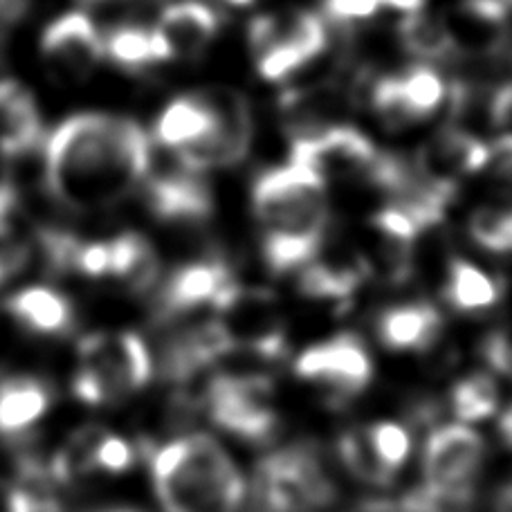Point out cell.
Listing matches in <instances>:
<instances>
[{"mask_svg": "<svg viewBox=\"0 0 512 512\" xmlns=\"http://www.w3.org/2000/svg\"><path fill=\"white\" fill-rule=\"evenodd\" d=\"M45 187L63 207L97 209L144 182L153 167L144 128L128 117L79 113L45 142Z\"/></svg>", "mask_w": 512, "mask_h": 512, "instance_id": "cell-1", "label": "cell"}, {"mask_svg": "<svg viewBox=\"0 0 512 512\" xmlns=\"http://www.w3.org/2000/svg\"><path fill=\"white\" fill-rule=\"evenodd\" d=\"M263 232V259L274 274L304 268L319 254L328 225L326 182L308 167L288 162L265 171L252 189Z\"/></svg>", "mask_w": 512, "mask_h": 512, "instance_id": "cell-2", "label": "cell"}, {"mask_svg": "<svg viewBox=\"0 0 512 512\" xmlns=\"http://www.w3.org/2000/svg\"><path fill=\"white\" fill-rule=\"evenodd\" d=\"M164 512H236L245 481L212 436L191 434L146 450Z\"/></svg>", "mask_w": 512, "mask_h": 512, "instance_id": "cell-3", "label": "cell"}, {"mask_svg": "<svg viewBox=\"0 0 512 512\" xmlns=\"http://www.w3.org/2000/svg\"><path fill=\"white\" fill-rule=\"evenodd\" d=\"M81 367L72 393L88 407L117 405L144 389L153 376L151 353L135 333H93L79 342Z\"/></svg>", "mask_w": 512, "mask_h": 512, "instance_id": "cell-4", "label": "cell"}, {"mask_svg": "<svg viewBox=\"0 0 512 512\" xmlns=\"http://www.w3.org/2000/svg\"><path fill=\"white\" fill-rule=\"evenodd\" d=\"M252 488L277 512H317L337 499L322 454L310 443H295L265 456L256 468Z\"/></svg>", "mask_w": 512, "mask_h": 512, "instance_id": "cell-5", "label": "cell"}, {"mask_svg": "<svg viewBox=\"0 0 512 512\" xmlns=\"http://www.w3.org/2000/svg\"><path fill=\"white\" fill-rule=\"evenodd\" d=\"M326 27L313 12L261 16L250 27V43L263 79L286 81L326 50Z\"/></svg>", "mask_w": 512, "mask_h": 512, "instance_id": "cell-6", "label": "cell"}, {"mask_svg": "<svg viewBox=\"0 0 512 512\" xmlns=\"http://www.w3.org/2000/svg\"><path fill=\"white\" fill-rule=\"evenodd\" d=\"M272 391L268 376L221 373L207 384V414L214 425L245 443H268L279 429L277 411L272 407Z\"/></svg>", "mask_w": 512, "mask_h": 512, "instance_id": "cell-7", "label": "cell"}, {"mask_svg": "<svg viewBox=\"0 0 512 512\" xmlns=\"http://www.w3.org/2000/svg\"><path fill=\"white\" fill-rule=\"evenodd\" d=\"M212 108L214 124L200 140L176 149V158L187 169L205 173L239 164L252 144V113L245 97L230 88H216L200 95Z\"/></svg>", "mask_w": 512, "mask_h": 512, "instance_id": "cell-8", "label": "cell"}, {"mask_svg": "<svg viewBox=\"0 0 512 512\" xmlns=\"http://www.w3.org/2000/svg\"><path fill=\"white\" fill-rule=\"evenodd\" d=\"M378 160L380 153L369 137L351 126H326L297 135L290 153V162L315 171L324 182H371Z\"/></svg>", "mask_w": 512, "mask_h": 512, "instance_id": "cell-9", "label": "cell"}, {"mask_svg": "<svg viewBox=\"0 0 512 512\" xmlns=\"http://www.w3.org/2000/svg\"><path fill=\"white\" fill-rule=\"evenodd\" d=\"M295 373L301 380L322 384L331 393V402L344 405L369 387L373 362L360 337L342 333L301 353Z\"/></svg>", "mask_w": 512, "mask_h": 512, "instance_id": "cell-10", "label": "cell"}, {"mask_svg": "<svg viewBox=\"0 0 512 512\" xmlns=\"http://www.w3.org/2000/svg\"><path fill=\"white\" fill-rule=\"evenodd\" d=\"M486 443L470 427L443 425L429 434L423 452L425 486L447 492H472Z\"/></svg>", "mask_w": 512, "mask_h": 512, "instance_id": "cell-11", "label": "cell"}, {"mask_svg": "<svg viewBox=\"0 0 512 512\" xmlns=\"http://www.w3.org/2000/svg\"><path fill=\"white\" fill-rule=\"evenodd\" d=\"M236 286L230 265L212 259L196 261L178 268L164 281L158 299H155V319L171 322L180 315L203 306L216 308L227 292Z\"/></svg>", "mask_w": 512, "mask_h": 512, "instance_id": "cell-12", "label": "cell"}, {"mask_svg": "<svg viewBox=\"0 0 512 512\" xmlns=\"http://www.w3.org/2000/svg\"><path fill=\"white\" fill-rule=\"evenodd\" d=\"M510 0H463L443 18L452 50L474 57L499 52L510 34Z\"/></svg>", "mask_w": 512, "mask_h": 512, "instance_id": "cell-13", "label": "cell"}, {"mask_svg": "<svg viewBox=\"0 0 512 512\" xmlns=\"http://www.w3.org/2000/svg\"><path fill=\"white\" fill-rule=\"evenodd\" d=\"M41 52L66 77H86L106 57L102 34L84 12H68L45 27Z\"/></svg>", "mask_w": 512, "mask_h": 512, "instance_id": "cell-14", "label": "cell"}, {"mask_svg": "<svg viewBox=\"0 0 512 512\" xmlns=\"http://www.w3.org/2000/svg\"><path fill=\"white\" fill-rule=\"evenodd\" d=\"M236 351L227 328L218 319L191 326L162 344L158 373L167 382H187L209 364Z\"/></svg>", "mask_w": 512, "mask_h": 512, "instance_id": "cell-15", "label": "cell"}, {"mask_svg": "<svg viewBox=\"0 0 512 512\" xmlns=\"http://www.w3.org/2000/svg\"><path fill=\"white\" fill-rule=\"evenodd\" d=\"M488 160L490 149L477 137L463 131H445L420 151L418 178L452 196L456 182L481 171Z\"/></svg>", "mask_w": 512, "mask_h": 512, "instance_id": "cell-16", "label": "cell"}, {"mask_svg": "<svg viewBox=\"0 0 512 512\" xmlns=\"http://www.w3.org/2000/svg\"><path fill=\"white\" fill-rule=\"evenodd\" d=\"M144 182L146 203L162 221H203L212 212V196L200 173L180 160L173 169L149 173Z\"/></svg>", "mask_w": 512, "mask_h": 512, "instance_id": "cell-17", "label": "cell"}, {"mask_svg": "<svg viewBox=\"0 0 512 512\" xmlns=\"http://www.w3.org/2000/svg\"><path fill=\"white\" fill-rule=\"evenodd\" d=\"M160 41L171 59H196L218 32V16L198 0L173 3L160 14L155 25Z\"/></svg>", "mask_w": 512, "mask_h": 512, "instance_id": "cell-18", "label": "cell"}, {"mask_svg": "<svg viewBox=\"0 0 512 512\" xmlns=\"http://www.w3.org/2000/svg\"><path fill=\"white\" fill-rule=\"evenodd\" d=\"M41 137V115L30 90L21 81L0 79V153L5 158H21Z\"/></svg>", "mask_w": 512, "mask_h": 512, "instance_id": "cell-19", "label": "cell"}, {"mask_svg": "<svg viewBox=\"0 0 512 512\" xmlns=\"http://www.w3.org/2000/svg\"><path fill=\"white\" fill-rule=\"evenodd\" d=\"M369 263L355 252H337L326 259H315L304 265L299 277V292L317 301H346L362 286Z\"/></svg>", "mask_w": 512, "mask_h": 512, "instance_id": "cell-20", "label": "cell"}, {"mask_svg": "<svg viewBox=\"0 0 512 512\" xmlns=\"http://www.w3.org/2000/svg\"><path fill=\"white\" fill-rule=\"evenodd\" d=\"M441 328V313L427 301L393 306L378 317V337L389 351H427Z\"/></svg>", "mask_w": 512, "mask_h": 512, "instance_id": "cell-21", "label": "cell"}, {"mask_svg": "<svg viewBox=\"0 0 512 512\" xmlns=\"http://www.w3.org/2000/svg\"><path fill=\"white\" fill-rule=\"evenodd\" d=\"M5 308L12 319L36 335H68L75 328V310L59 290L43 286L25 288L9 297Z\"/></svg>", "mask_w": 512, "mask_h": 512, "instance_id": "cell-22", "label": "cell"}, {"mask_svg": "<svg viewBox=\"0 0 512 512\" xmlns=\"http://www.w3.org/2000/svg\"><path fill=\"white\" fill-rule=\"evenodd\" d=\"M52 393L34 376H7L0 380V436L16 438L34 427L50 409Z\"/></svg>", "mask_w": 512, "mask_h": 512, "instance_id": "cell-23", "label": "cell"}, {"mask_svg": "<svg viewBox=\"0 0 512 512\" xmlns=\"http://www.w3.org/2000/svg\"><path fill=\"white\" fill-rule=\"evenodd\" d=\"M108 250H111V270H108L111 277L120 279L135 295L155 286L160 277V259L144 236L135 232L120 234L108 241Z\"/></svg>", "mask_w": 512, "mask_h": 512, "instance_id": "cell-24", "label": "cell"}, {"mask_svg": "<svg viewBox=\"0 0 512 512\" xmlns=\"http://www.w3.org/2000/svg\"><path fill=\"white\" fill-rule=\"evenodd\" d=\"M212 124V108L203 97H180L162 111L158 124H155V137L169 149H182V146L200 140Z\"/></svg>", "mask_w": 512, "mask_h": 512, "instance_id": "cell-25", "label": "cell"}, {"mask_svg": "<svg viewBox=\"0 0 512 512\" xmlns=\"http://www.w3.org/2000/svg\"><path fill=\"white\" fill-rule=\"evenodd\" d=\"M106 57L122 68H146L153 63L169 61L167 50L155 27L120 25L104 39Z\"/></svg>", "mask_w": 512, "mask_h": 512, "instance_id": "cell-26", "label": "cell"}, {"mask_svg": "<svg viewBox=\"0 0 512 512\" xmlns=\"http://www.w3.org/2000/svg\"><path fill=\"white\" fill-rule=\"evenodd\" d=\"M501 290L495 279L468 261H452L445 297L459 313H481L499 301Z\"/></svg>", "mask_w": 512, "mask_h": 512, "instance_id": "cell-27", "label": "cell"}, {"mask_svg": "<svg viewBox=\"0 0 512 512\" xmlns=\"http://www.w3.org/2000/svg\"><path fill=\"white\" fill-rule=\"evenodd\" d=\"M337 454L355 479L371 486L387 488L396 479V472H391L373 447L367 427H351L337 441Z\"/></svg>", "mask_w": 512, "mask_h": 512, "instance_id": "cell-28", "label": "cell"}, {"mask_svg": "<svg viewBox=\"0 0 512 512\" xmlns=\"http://www.w3.org/2000/svg\"><path fill=\"white\" fill-rule=\"evenodd\" d=\"M400 41L409 52L418 54L425 59H441L452 50L450 36H447L443 18L427 16L423 9L420 12L405 14L398 27Z\"/></svg>", "mask_w": 512, "mask_h": 512, "instance_id": "cell-29", "label": "cell"}, {"mask_svg": "<svg viewBox=\"0 0 512 512\" xmlns=\"http://www.w3.org/2000/svg\"><path fill=\"white\" fill-rule=\"evenodd\" d=\"M499 407V389L495 380L486 373H474L454 384L452 389V411L465 423L486 420Z\"/></svg>", "mask_w": 512, "mask_h": 512, "instance_id": "cell-30", "label": "cell"}, {"mask_svg": "<svg viewBox=\"0 0 512 512\" xmlns=\"http://www.w3.org/2000/svg\"><path fill=\"white\" fill-rule=\"evenodd\" d=\"M472 241L490 252H512V203L483 205L470 221Z\"/></svg>", "mask_w": 512, "mask_h": 512, "instance_id": "cell-31", "label": "cell"}, {"mask_svg": "<svg viewBox=\"0 0 512 512\" xmlns=\"http://www.w3.org/2000/svg\"><path fill=\"white\" fill-rule=\"evenodd\" d=\"M402 93H405L411 111L416 113L418 120L432 115L438 106L443 104L445 84L432 68H411L405 77H398Z\"/></svg>", "mask_w": 512, "mask_h": 512, "instance_id": "cell-32", "label": "cell"}, {"mask_svg": "<svg viewBox=\"0 0 512 512\" xmlns=\"http://www.w3.org/2000/svg\"><path fill=\"white\" fill-rule=\"evenodd\" d=\"M373 108H376L380 120L393 128V131H400V128L420 122L416 113L411 111L405 93H402L398 77H387L378 81L376 88H373Z\"/></svg>", "mask_w": 512, "mask_h": 512, "instance_id": "cell-33", "label": "cell"}, {"mask_svg": "<svg viewBox=\"0 0 512 512\" xmlns=\"http://www.w3.org/2000/svg\"><path fill=\"white\" fill-rule=\"evenodd\" d=\"M367 429L382 463L391 472H398L411 452V436L407 429L398 423H376Z\"/></svg>", "mask_w": 512, "mask_h": 512, "instance_id": "cell-34", "label": "cell"}, {"mask_svg": "<svg viewBox=\"0 0 512 512\" xmlns=\"http://www.w3.org/2000/svg\"><path fill=\"white\" fill-rule=\"evenodd\" d=\"M48 490L25 488L16 481H0V512H59Z\"/></svg>", "mask_w": 512, "mask_h": 512, "instance_id": "cell-35", "label": "cell"}, {"mask_svg": "<svg viewBox=\"0 0 512 512\" xmlns=\"http://www.w3.org/2000/svg\"><path fill=\"white\" fill-rule=\"evenodd\" d=\"M41 248L45 254V263H48L52 272H75L77 254L81 248L77 236L59 230H45L41 232Z\"/></svg>", "mask_w": 512, "mask_h": 512, "instance_id": "cell-36", "label": "cell"}, {"mask_svg": "<svg viewBox=\"0 0 512 512\" xmlns=\"http://www.w3.org/2000/svg\"><path fill=\"white\" fill-rule=\"evenodd\" d=\"M133 461H135L133 445L124 441L122 436L106 432L102 438H99L93 454V470L122 474L131 468Z\"/></svg>", "mask_w": 512, "mask_h": 512, "instance_id": "cell-37", "label": "cell"}, {"mask_svg": "<svg viewBox=\"0 0 512 512\" xmlns=\"http://www.w3.org/2000/svg\"><path fill=\"white\" fill-rule=\"evenodd\" d=\"M481 355L492 371L512 378V326H501L486 335L481 344Z\"/></svg>", "mask_w": 512, "mask_h": 512, "instance_id": "cell-38", "label": "cell"}, {"mask_svg": "<svg viewBox=\"0 0 512 512\" xmlns=\"http://www.w3.org/2000/svg\"><path fill=\"white\" fill-rule=\"evenodd\" d=\"M111 270V250L108 243H81L75 272H81L90 279H102Z\"/></svg>", "mask_w": 512, "mask_h": 512, "instance_id": "cell-39", "label": "cell"}, {"mask_svg": "<svg viewBox=\"0 0 512 512\" xmlns=\"http://www.w3.org/2000/svg\"><path fill=\"white\" fill-rule=\"evenodd\" d=\"M382 7V0H326V12L340 23L364 21L376 16Z\"/></svg>", "mask_w": 512, "mask_h": 512, "instance_id": "cell-40", "label": "cell"}, {"mask_svg": "<svg viewBox=\"0 0 512 512\" xmlns=\"http://www.w3.org/2000/svg\"><path fill=\"white\" fill-rule=\"evenodd\" d=\"M490 117L501 142H512V84L501 88L495 99H492Z\"/></svg>", "mask_w": 512, "mask_h": 512, "instance_id": "cell-41", "label": "cell"}, {"mask_svg": "<svg viewBox=\"0 0 512 512\" xmlns=\"http://www.w3.org/2000/svg\"><path fill=\"white\" fill-rule=\"evenodd\" d=\"M27 9H30V0H0V32L23 21Z\"/></svg>", "mask_w": 512, "mask_h": 512, "instance_id": "cell-42", "label": "cell"}, {"mask_svg": "<svg viewBox=\"0 0 512 512\" xmlns=\"http://www.w3.org/2000/svg\"><path fill=\"white\" fill-rule=\"evenodd\" d=\"M236 512H277V510H274V506L270 504L268 499H265L263 495H259V492L252 488L250 497L241 501V506H239V510H236Z\"/></svg>", "mask_w": 512, "mask_h": 512, "instance_id": "cell-43", "label": "cell"}, {"mask_svg": "<svg viewBox=\"0 0 512 512\" xmlns=\"http://www.w3.org/2000/svg\"><path fill=\"white\" fill-rule=\"evenodd\" d=\"M495 512H512V483L497 492Z\"/></svg>", "mask_w": 512, "mask_h": 512, "instance_id": "cell-44", "label": "cell"}, {"mask_svg": "<svg viewBox=\"0 0 512 512\" xmlns=\"http://www.w3.org/2000/svg\"><path fill=\"white\" fill-rule=\"evenodd\" d=\"M499 434H501V438H504V443H506L508 447H512V405L508 407L506 414L501 416Z\"/></svg>", "mask_w": 512, "mask_h": 512, "instance_id": "cell-45", "label": "cell"}, {"mask_svg": "<svg viewBox=\"0 0 512 512\" xmlns=\"http://www.w3.org/2000/svg\"><path fill=\"white\" fill-rule=\"evenodd\" d=\"M9 277H14V274H12V270L7 268V263L3 261V256H0V286H3V283H5Z\"/></svg>", "mask_w": 512, "mask_h": 512, "instance_id": "cell-46", "label": "cell"}, {"mask_svg": "<svg viewBox=\"0 0 512 512\" xmlns=\"http://www.w3.org/2000/svg\"><path fill=\"white\" fill-rule=\"evenodd\" d=\"M227 3H232V5H250L252 0H227Z\"/></svg>", "mask_w": 512, "mask_h": 512, "instance_id": "cell-47", "label": "cell"}, {"mask_svg": "<svg viewBox=\"0 0 512 512\" xmlns=\"http://www.w3.org/2000/svg\"><path fill=\"white\" fill-rule=\"evenodd\" d=\"M84 3H106V0H84Z\"/></svg>", "mask_w": 512, "mask_h": 512, "instance_id": "cell-48", "label": "cell"}]
</instances>
